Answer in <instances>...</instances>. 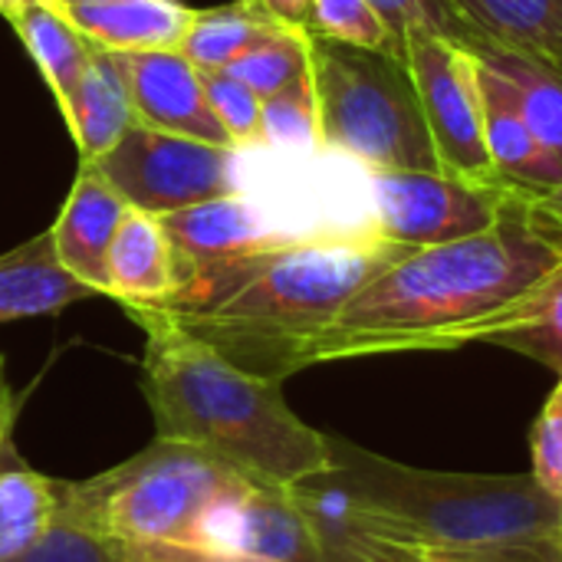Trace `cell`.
Wrapping results in <instances>:
<instances>
[{"label": "cell", "mask_w": 562, "mask_h": 562, "mask_svg": "<svg viewBox=\"0 0 562 562\" xmlns=\"http://www.w3.org/2000/svg\"><path fill=\"white\" fill-rule=\"evenodd\" d=\"M560 263L562 244L530 221L527 198L520 194L494 227L408 250L375 273L319 333L310 349V369L481 342Z\"/></svg>", "instance_id": "6da1fadb"}, {"label": "cell", "mask_w": 562, "mask_h": 562, "mask_svg": "<svg viewBox=\"0 0 562 562\" xmlns=\"http://www.w3.org/2000/svg\"><path fill=\"white\" fill-rule=\"evenodd\" d=\"M408 250L385 237L290 244L201 267L158 310L237 369L286 382L310 369V349L339 310Z\"/></svg>", "instance_id": "7a4b0ae2"}, {"label": "cell", "mask_w": 562, "mask_h": 562, "mask_svg": "<svg viewBox=\"0 0 562 562\" xmlns=\"http://www.w3.org/2000/svg\"><path fill=\"white\" fill-rule=\"evenodd\" d=\"M122 310L145 333L142 395L155 438L191 445L280 491L333 468V435L290 408L283 382L237 369L158 306L122 303Z\"/></svg>", "instance_id": "3957f363"}, {"label": "cell", "mask_w": 562, "mask_h": 562, "mask_svg": "<svg viewBox=\"0 0 562 562\" xmlns=\"http://www.w3.org/2000/svg\"><path fill=\"white\" fill-rule=\"evenodd\" d=\"M333 461L379 507L398 547L487 562H562V504L533 474H448L333 435Z\"/></svg>", "instance_id": "277c9868"}, {"label": "cell", "mask_w": 562, "mask_h": 562, "mask_svg": "<svg viewBox=\"0 0 562 562\" xmlns=\"http://www.w3.org/2000/svg\"><path fill=\"white\" fill-rule=\"evenodd\" d=\"M247 481L191 445L155 438L89 481H59V517L109 543H198L211 510Z\"/></svg>", "instance_id": "5b68a950"}, {"label": "cell", "mask_w": 562, "mask_h": 562, "mask_svg": "<svg viewBox=\"0 0 562 562\" xmlns=\"http://www.w3.org/2000/svg\"><path fill=\"white\" fill-rule=\"evenodd\" d=\"M310 76L323 148L342 151L372 171H438L405 53L310 33Z\"/></svg>", "instance_id": "8992f818"}, {"label": "cell", "mask_w": 562, "mask_h": 562, "mask_svg": "<svg viewBox=\"0 0 562 562\" xmlns=\"http://www.w3.org/2000/svg\"><path fill=\"white\" fill-rule=\"evenodd\" d=\"M135 211L155 217L244 191V148H221L135 122L99 161H86Z\"/></svg>", "instance_id": "52a82bcc"}, {"label": "cell", "mask_w": 562, "mask_h": 562, "mask_svg": "<svg viewBox=\"0 0 562 562\" xmlns=\"http://www.w3.org/2000/svg\"><path fill=\"white\" fill-rule=\"evenodd\" d=\"M405 56L418 86L438 171L474 184H507L484 142L474 53L438 33L408 30Z\"/></svg>", "instance_id": "ba28073f"}, {"label": "cell", "mask_w": 562, "mask_h": 562, "mask_svg": "<svg viewBox=\"0 0 562 562\" xmlns=\"http://www.w3.org/2000/svg\"><path fill=\"white\" fill-rule=\"evenodd\" d=\"M517 198L510 184H474L441 171H372L375 227L412 250L474 237L494 227Z\"/></svg>", "instance_id": "9c48e42d"}, {"label": "cell", "mask_w": 562, "mask_h": 562, "mask_svg": "<svg viewBox=\"0 0 562 562\" xmlns=\"http://www.w3.org/2000/svg\"><path fill=\"white\" fill-rule=\"evenodd\" d=\"M115 59L132 95L135 122L221 148H237L211 112L201 72L181 49H128L115 53Z\"/></svg>", "instance_id": "30bf717a"}, {"label": "cell", "mask_w": 562, "mask_h": 562, "mask_svg": "<svg viewBox=\"0 0 562 562\" xmlns=\"http://www.w3.org/2000/svg\"><path fill=\"white\" fill-rule=\"evenodd\" d=\"M128 204L95 165L79 161L72 191L49 227L59 263L95 296H109V250Z\"/></svg>", "instance_id": "8fae6325"}, {"label": "cell", "mask_w": 562, "mask_h": 562, "mask_svg": "<svg viewBox=\"0 0 562 562\" xmlns=\"http://www.w3.org/2000/svg\"><path fill=\"white\" fill-rule=\"evenodd\" d=\"M474 69H477V92H481L484 142L501 181H507L527 201L543 198L560 184L562 171L540 151L537 138L530 135L517 92L507 82V76L477 53H474Z\"/></svg>", "instance_id": "7c38bea8"}, {"label": "cell", "mask_w": 562, "mask_h": 562, "mask_svg": "<svg viewBox=\"0 0 562 562\" xmlns=\"http://www.w3.org/2000/svg\"><path fill=\"white\" fill-rule=\"evenodd\" d=\"M92 43L128 49H178L194 10L181 0H49Z\"/></svg>", "instance_id": "4fadbf2b"}, {"label": "cell", "mask_w": 562, "mask_h": 562, "mask_svg": "<svg viewBox=\"0 0 562 562\" xmlns=\"http://www.w3.org/2000/svg\"><path fill=\"white\" fill-rule=\"evenodd\" d=\"M89 296H95V290L59 263L49 231L0 257V323L56 316Z\"/></svg>", "instance_id": "5bb4252c"}, {"label": "cell", "mask_w": 562, "mask_h": 562, "mask_svg": "<svg viewBox=\"0 0 562 562\" xmlns=\"http://www.w3.org/2000/svg\"><path fill=\"white\" fill-rule=\"evenodd\" d=\"M178 290V257L148 211L128 207L109 250V296L115 303L158 306Z\"/></svg>", "instance_id": "9a60e30c"}, {"label": "cell", "mask_w": 562, "mask_h": 562, "mask_svg": "<svg viewBox=\"0 0 562 562\" xmlns=\"http://www.w3.org/2000/svg\"><path fill=\"white\" fill-rule=\"evenodd\" d=\"M63 119L72 132L79 161H99L135 125L132 95L112 49L92 43L86 76L63 109Z\"/></svg>", "instance_id": "2e32d148"}, {"label": "cell", "mask_w": 562, "mask_h": 562, "mask_svg": "<svg viewBox=\"0 0 562 562\" xmlns=\"http://www.w3.org/2000/svg\"><path fill=\"white\" fill-rule=\"evenodd\" d=\"M477 43L562 69V0H448ZM474 43V46H477Z\"/></svg>", "instance_id": "e0dca14e"}, {"label": "cell", "mask_w": 562, "mask_h": 562, "mask_svg": "<svg viewBox=\"0 0 562 562\" xmlns=\"http://www.w3.org/2000/svg\"><path fill=\"white\" fill-rule=\"evenodd\" d=\"M7 20L16 30L26 53L33 56L63 112L86 76L92 40L82 36L49 0H16Z\"/></svg>", "instance_id": "ac0fdd59"}, {"label": "cell", "mask_w": 562, "mask_h": 562, "mask_svg": "<svg viewBox=\"0 0 562 562\" xmlns=\"http://www.w3.org/2000/svg\"><path fill=\"white\" fill-rule=\"evenodd\" d=\"M280 26L283 23L254 0H234L211 10H194V20L181 36L178 49L198 72H217Z\"/></svg>", "instance_id": "d6986e66"}, {"label": "cell", "mask_w": 562, "mask_h": 562, "mask_svg": "<svg viewBox=\"0 0 562 562\" xmlns=\"http://www.w3.org/2000/svg\"><path fill=\"white\" fill-rule=\"evenodd\" d=\"M477 56H484L491 66H497L507 82L517 92L520 112L527 119L530 135L537 138L540 151L562 171V72L537 63L530 56H520L514 49L504 46H491V43H477L468 46Z\"/></svg>", "instance_id": "ffe728a7"}, {"label": "cell", "mask_w": 562, "mask_h": 562, "mask_svg": "<svg viewBox=\"0 0 562 562\" xmlns=\"http://www.w3.org/2000/svg\"><path fill=\"white\" fill-rule=\"evenodd\" d=\"M481 342L514 349L547 369L562 372V263L507 316H501Z\"/></svg>", "instance_id": "44dd1931"}, {"label": "cell", "mask_w": 562, "mask_h": 562, "mask_svg": "<svg viewBox=\"0 0 562 562\" xmlns=\"http://www.w3.org/2000/svg\"><path fill=\"white\" fill-rule=\"evenodd\" d=\"M59 520V481L23 464L0 471V562L20 557Z\"/></svg>", "instance_id": "7402d4cb"}, {"label": "cell", "mask_w": 562, "mask_h": 562, "mask_svg": "<svg viewBox=\"0 0 562 562\" xmlns=\"http://www.w3.org/2000/svg\"><path fill=\"white\" fill-rule=\"evenodd\" d=\"M227 72L247 82L260 99L286 89L310 72V30L283 23L260 43H254L244 56H237Z\"/></svg>", "instance_id": "603a6c76"}, {"label": "cell", "mask_w": 562, "mask_h": 562, "mask_svg": "<svg viewBox=\"0 0 562 562\" xmlns=\"http://www.w3.org/2000/svg\"><path fill=\"white\" fill-rule=\"evenodd\" d=\"M260 145L277 148V151H319V105H316V89L313 76H300L286 89L273 92L263 99V138Z\"/></svg>", "instance_id": "cb8c5ba5"}, {"label": "cell", "mask_w": 562, "mask_h": 562, "mask_svg": "<svg viewBox=\"0 0 562 562\" xmlns=\"http://www.w3.org/2000/svg\"><path fill=\"white\" fill-rule=\"evenodd\" d=\"M310 33L352 46L405 53V43L389 30V23L379 16V10L369 0H313Z\"/></svg>", "instance_id": "d4e9b609"}, {"label": "cell", "mask_w": 562, "mask_h": 562, "mask_svg": "<svg viewBox=\"0 0 562 562\" xmlns=\"http://www.w3.org/2000/svg\"><path fill=\"white\" fill-rule=\"evenodd\" d=\"M201 79H204L211 112L217 115V122L224 125L231 142L237 148L260 145V138H263V99L247 82L231 76L227 69L201 72Z\"/></svg>", "instance_id": "484cf974"}, {"label": "cell", "mask_w": 562, "mask_h": 562, "mask_svg": "<svg viewBox=\"0 0 562 562\" xmlns=\"http://www.w3.org/2000/svg\"><path fill=\"white\" fill-rule=\"evenodd\" d=\"M379 16L389 23V30L405 43L408 30H428L445 40H454L461 46H474L477 36L461 20V13L448 0H369Z\"/></svg>", "instance_id": "4316f807"}, {"label": "cell", "mask_w": 562, "mask_h": 562, "mask_svg": "<svg viewBox=\"0 0 562 562\" xmlns=\"http://www.w3.org/2000/svg\"><path fill=\"white\" fill-rule=\"evenodd\" d=\"M3 562H122V557L115 543L59 517L43 540H36L30 550Z\"/></svg>", "instance_id": "83f0119b"}, {"label": "cell", "mask_w": 562, "mask_h": 562, "mask_svg": "<svg viewBox=\"0 0 562 562\" xmlns=\"http://www.w3.org/2000/svg\"><path fill=\"white\" fill-rule=\"evenodd\" d=\"M530 458H533L530 474L540 481L547 494H553L562 504V402L553 395L540 412V418L533 422Z\"/></svg>", "instance_id": "f1b7e54d"}, {"label": "cell", "mask_w": 562, "mask_h": 562, "mask_svg": "<svg viewBox=\"0 0 562 562\" xmlns=\"http://www.w3.org/2000/svg\"><path fill=\"white\" fill-rule=\"evenodd\" d=\"M122 562H270L194 543H115Z\"/></svg>", "instance_id": "f546056e"}, {"label": "cell", "mask_w": 562, "mask_h": 562, "mask_svg": "<svg viewBox=\"0 0 562 562\" xmlns=\"http://www.w3.org/2000/svg\"><path fill=\"white\" fill-rule=\"evenodd\" d=\"M527 214H530V221H533L547 237H553V240H560L562 244V181L553 191H547L543 198L527 201Z\"/></svg>", "instance_id": "4dcf8cb0"}, {"label": "cell", "mask_w": 562, "mask_h": 562, "mask_svg": "<svg viewBox=\"0 0 562 562\" xmlns=\"http://www.w3.org/2000/svg\"><path fill=\"white\" fill-rule=\"evenodd\" d=\"M257 7H263L270 16H277L280 23H290V26H303L310 30V20H313V0H254Z\"/></svg>", "instance_id": "1f68e13d"}, {"label": "cell", "mask_w": 562, "mask_h": 562, "mask_svg": "<svg viewBox=\"0 0 562 562\" xmlns=\"http://www.w3.org/2000/svg\"><path fill=\"white\" fill-rule=\"evenodd\" d=\"M379 562H487L471 560V557H454V553H441V550H425V547H389Z\"/></svg>", "instance_id": "d6a6232c"}, {"label": "cell", "mask_w": 562, "mask_h": 562, "mask_svg": "<svg viewBox=\"0 0 562 562\" xmlns=\"http://www.w3.org/2000/svg\"><path fill=\"white\" fill-rule=\"evenodd\" d=\"M16 412H20V398H16V395H13V389L7 385V375H3V356H0V445H10Z\"/></svg>", "instance_id": "836d02e7"}, {"label": "cell", "mask_w": 562, "mask_h": 562, "mask_svg": "<svg viewBox=\"0 0 562 562\" xmlns=\"http://www.w3.org/2000/svg\"><path fill=\"white\" fill-rule=\"evenodd\" d=\"M13 461V445H0V471Z\"/></svg>", "instance_id": "e575fe53"}, {"label": "cell", "mask_w": 562, "mask_h": 562, "mask_svg": "<svg viewBox=\"0 0 562 562\" xmlns=\"http://www.w3.org/2000/svg\"><path fill=\"white\" fill-rule=\"evenodd\" d=\"M13 3H16V0H0V16H7V13L13 10Z\"/></svg>", "instance_id": "d590c367"}, {"label": "cell", "mask_w": 562, "mask_h": 562, "mask_svg": "<svg viewBox=\"0 0 562 562\" xmlns=\"http://www.w3.org/2000/svg\"><path fill=\"white\" fill-rule=\"evenodd\" d=\"M553 398H560V402H562V372H560V385H557V392H553Z\"/></svg>", "instance_id": "8d00e7d4"}]
</instances>
